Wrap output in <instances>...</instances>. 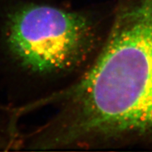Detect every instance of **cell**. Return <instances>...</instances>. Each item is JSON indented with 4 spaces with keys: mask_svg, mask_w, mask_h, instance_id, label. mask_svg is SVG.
<instances>
[{
    "mask_svg": "<svg viewBox=\"0 0 152 152\" xmlns=\"http://www.w3.org/2000/svg\"><path fill=\"white\" fill-rule=\"evenodd\" d=\"M56 111L27 133L29 151L152 141V0L119 7L109 35L71 84L35 102Z\"/></svg>",
    "mask_w": 152,
    "mask_h": 152,
    "instance_id": "1",
    "label": "cell"
},
{
    "mask_svg": "<svg viewBox=\"0 0 152 152\" xmlns=\"http://www.w3.org/2000/svg\"><path fill=\"white\" fill-rule=\"evenodd\" d=\"M99 31L89 11L11 0L0 9V69L40 99L86 69L99 50Z\"/></svg>",
    "mask_w": 152,
    "mask_h": 152,
    "instance_id": "2",
    "label": "cell"
},
{
    "mask_svg": "<svg viewBox=\"0 0 152 152\" xmlns=\"http://www.w3.org/2000/svg\"><path fill=\"white\" fill-rule=\"evenodd\" d=\"M20 106L0 103V151L23 150L26 132L21 130Z\"/></svg>",
    "mask_w": 152,
    "mask_h": 152,
    "instance_id": "3",
    "label": "cell"
}]
</instances>
